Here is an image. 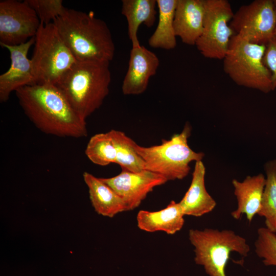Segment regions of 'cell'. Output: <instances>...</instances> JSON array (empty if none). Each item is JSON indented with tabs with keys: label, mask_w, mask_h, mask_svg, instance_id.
Returning a JSON list of instances; mask_svg holds the SVG:
<instances>
[{
	"label": "cell",
	"mask_w": 276,
	"mask_h": 276,
	"mask_svg": "<svg viewBox=\"0 0 276 276\" xmlns=\"http://www.w3.org/2000/svg\"><path fill=\"white\" fill-rule=\"evenodd\" d=\"M15 94L26 116L41 132L64 137L87 136L86 120L77 114L55 85L26 86Z\"/></svg>",
	"instance_id": "obj_1"
},
{
	"label": "cell",
	"mask_w": 276,
	"mask_h": 276,
	"mask_svg": "<svg viewBox=\"0 0 276 276\" xmlns=\"http://www.w3.org/2000/svg\"><path fill=\"white\" fill-rule=\"evenodd\" d=\"M53 23L77 61L110 62L115 47L106 22L88 13L67 9Z\"/></svg>",
	"instance_id": "obj_2"
},
{
	"label": "cell",
	"mask_w": 276,
	"mask_h": 276,
	"mask_svg": "<svg viewBox=\"0 0 276 276\" xmlns=\"http://www.w3.org/2000/svg\"><path fill=\"white\" fill-rule=\"evenodd\" d=\"M109 64L77 61L55 84L74 110L85 120L100 107L109 94Z\"/></svg>",
	"instance_id": "obj_3"
},
{
	"label": "cell",
	"mask_w": 276,
	"mask_h": 276,
	"mask_svg": "<svg viewBox=\"0 0 276 276\" xmlns=\"http://www.w3.org/2000/svg\"><path fill=\"white\" fill-rule=\"evenodd\" d=\"M189 239L194 248V261L209 276H227L226 266L230 255L236 252L247 256L250 246L246 240L228 229H191Z\"/></svg>",
	"instance_id": "obj_4"
},
{
	"label": "cell",
	"mask_w": 276,
	"mask_h": 276,
	"mask_svg": "<svg viewBox=\"0 0 276 276\" xmlns=\"http://www.w3.org/2000/svg\"><path fill=\"white\" fill-rule=\"evenodd\" d=\"M191 134L190 125H185L179 134L161 144L150 147L134 143L137 154L145 163V170L164 177L168 181L182 179L189 173L190 163L201 160L202 152H196L189 147L188 139Z\"/></svg>",
	"instance_id": "obj_5"
},
{
	"label": "cell",
	"mask_w": 276,
	"mask_h": 276,
	"mask_svg": "<svg viewBox=\"0 0 276 276\" xmlns=\"http://www.w3.org/2000/svg\"><path fill=\"white\" fill-rule=\"evenodd\" d=\"M266 45L250 42L235 34L223 59V70L237 84L264 93L273 90L271 75L263 58Z\"/></svg>",
	"instance_id": "obj_6"
},
{
	"label": "cell",
	"mask_w": 276,
	"mask_h": 276,
	"mask_svg": "<svg viewBox=\"0 0 276 276\" xmlns=\"http://www.w3.org/2000/svg\"><path fill=\"white\" fill-rule=\"evenodd\" d=\"M31 59L36 84L55 85L77 61L52 22L40 24Z\"/></svg>",
	"instance_id": "obj_7"
},
{
	"label": "cell",
	"mask_w": 276,
	"mask_h": 276,
	"mask_svg": "<svg viewBox=\"0 0 276 276\" xmlns=\"http://www.w3.org/2000/svg\"><path fill=\"white\" fill-rule=\"evenodd\" d=\"M234 14L226 0H205L203 31L195 44L204 57L223 60L236 34L228 25Z\"/></svg>",
	"instance_id": "obj_8"
},
{
	"label": "cell",
	"mask_w": 276,
	"mask_h": 276,
	"mask_svg": "<svg viewBox=\"0 0 276 276\" xmlns=\"http://www.w3.org/2000/svg\"><path fill=\"white\" fill-rule=\"evenodd\" d=\"M230 27L236 34L250 42L266 45L274 37L276 9L272 0H255L241 6Z\"/></svg>",
	"instance_id": "obj_9"
},
{
	"label": "cell",
	"mask_w": 276,
	"mask_h": 276,
	"mask_svg": "<svg viewBox=\"0 0 276 276\" xmlns=\"http://www.w3.org/2000/svg\"><path fill=\"white\" fill-rule=\"evenodd\" d=\"M26 0L0 1V44L17 45L35 36L40 26Z\"/></svg>",
	"instance_id": "obj_10"
},
{
	"label": "cell",
	"mask_w": 276,
	"mask_h": 276,
	"mask_svg": "<svg viewBox=\"0 0 276 276\" xmlns=\"http://www.w3.org/2000/svg\"><path fill=\"white\" fill-rule=\"evenodd\" d=\"M101 179L123 199L128 211L137 208L154 188L168 181L163 176L147 170L140 172L122 170L115 176Z\"/></svg>",
	"instance_id": "obj_11"
},
{
	"label": "cell",
	"mask_w": 276,
	"mask_h": 276,
	"mask_svg": "<svg viewBox=\"0 0 276 276\" xmlns=\"http://www.w3.org/2000/svg\"><path fill=\"white\" fill-rule=\"evenodd\" d=\"M34 37L17 45L2 44L10 53L11 64L5 73L0 75V102H7L12 92L28 85L36 84L31 59L28 53L34 44Z\"/></svg>",
	"instance_id": "obj_12"
},
{
	"label": "cell",
	"mask_w": 276,
	"mask_h": 276,
	"mask_svg": "<svg viewBox=\"0 0 276 276\" xmlns=\"http://www.w3.org/2000/svg\"><path fill=\"white\" fill-rule=\"evenodd\" d=\"M159 64V59L153 52L142 45L132 47L122 86L123 94L136 95L143 93L150 78L155 75Z\"/></svg>",
	"instance_id": "obj_13"
},
{
	"label": "cell",
	"mask_w": 276,
	"mask_h": 276,
	"mask_svg": "<svg viewBox=\"0 0 276 276\" xmlns=\"http://www.w3.org/2000/svg\"><path fill=\"white\" fill-rule=\"evenodd\" d=\"M205 0H177L174 18L175 35L182 42L195 45L202 34Z\"/></svg>",
	"instance_id": "obj_14"
},
{
	"label": "cell",
	"mask_w": 276,
	"mask_h": 276,
	"mask_svg": "<svg viewBox=\"0 0 276 276\" xmlns=\"http://www.w3.org/2000/svg\"><path fill=\"white\" fill-rule=\"evenodd\" d=\"M265 183L263 174L248 176L241 182L235 179L232 180L237 200V209L231 212L234 219H239L245 214L247 220L252 221L260 210Z\"/></svg>",
	"instance_id": "obj_15"
},
{
	"label": "cell",
	"mask_w": 276,
	"mask_h": 276,
	"mask_svg": "<svg viewBox=\"0 0 276 276\" xmlns=\"http://www.w3.org/2000/svg\"><path fill=\"white\" fill-rule=\"evenodd\" d=\"M205 174L202 161L196 162L190 187L179 202L185 215L200 217L215 208L216 202L205 188Z\"/></svg>",
	"instance_id": "obj_16"
},
{
	"label": "cell",
	"mask_w": 276,
	"mask_h": 276,
	"mask_svg": "<svg viewBox=\"0 0 276 276\" xmlns=\"http://www.w3.org/2000/svg\"><path fill=\"white\" fill-rule=\"evenodd\" d=\"M185 216L179 203L172 200L159 211H140L136 216L137 225L140 229L147 232L163 231L173 235L182 228Z\"/></svg>",
	"instance_id": "obj_17"
},
{
	"label": "cell",
	"mask_w": 276,
	"mask_h": 276,
	"mask_svg": "<svg viewBox=\"0 0 276 276\" xmlns=\"http://www.w3.org/2000/svg\"><path fill=\"white\" fill-rule=\"evenodd\" d=\"M83 177L88 189L92 205L98 214L112 218L128 211L123 199L101 178L87 172H84Z\"/></svg>",
	"instance_id": "obj_18"
},
{
	"label": "cell",
	"mask_w": 276,
	"mask_h": 276,
	"mask_svg": "<svg viewBox=\"0 0 276 276\" xmlns=\"http://www.w3.org/2000/svg\"><path fill=\"white\" fill-rule=\"evenodd\" d=\"M156 0H123L121 13L126 17L128 34L132 47L141 45L137 32L140 26L144 24L152 27L156 21Z\"/></svg>",
	"instance_id": "obj_19"
},
{
	"label": "cell",
	"mask_w": 276,
	"mask_h": 276,
	"mask_svg": "<svg viewBox=\"0 0 276 276\" xmlns=\"http://www.w3.org/2000/svg\"><path fill=\"white\" fill-rule=\"evenodd\" d=\"M177 0H156L158 9L157 27L148 40L153 48L171 50L176 46L174 18Z\"/></svg>",
	"instance_id": "obj_20"
},
{
	"label": "cell",
	"mask_w": 276,
	"mask_h": 276,
	"mask_svg": "<svg viewBox=\"0 0 276 276\" xmlns=\"http://www.w3.org/2000/svg\"><path fill=\"white\" fill-rule=\"evenodd\" d=\"M109 132L117 150L116 163L122 170L132 172L145 170V163L134 147L135 142L122 131L111 129Z\"/></svg>",
	"instance_id": "obj_21"
},
{
	"label": "cell",
	"mask_w": 276,
	"mask_h": 276,
	"mask_svg": "<svg viewBox=\"0 0 276 276\" xmlns=\"http://www.w3.org/2000/svg\"><path fill=\"white\" fill-rule=\"evenodd\" d=\"M265 170L266 183L257 214L265 218L266 227L276 234V160L267 162Z\"/></svg>",
	"instance_id": "obj_22"
},
{
	"label": "cell",
	"mask_w": 276,
	"mask_h": 276,
	"mask_svg": "<svg viewBox=\"0 0 276 276\" xmlns=\"http://www.w3.org/2000/svg\"><path fill=\"white\" fill-rule=\"evenodd\" d=\"M85 153L92 163L99 166L116 163L117 150L110 132L96 134L91 136Z\"/></svg>",
	"instance_id": "obj_23"
},
{
	"label": "cell",
	"mask_w": 276,
	"mask_h": 276,
	"mask_svg": "<svg viewBox=\"0 0 276 276\" xmlns=\"http://www.w3.org/2000/svg\"><path fill=\"white\" fill-rule=\"evenodd\" d=\"M257 235L255 242L256 255L262 259L265 266L276 267V234L261 227L258 229Z\"/></svg>",
	"instance_id": "obj_24"
},
{
	"label": "cell",
	"mask_w": 276,
	"mask_h": 276,
	"mask_svg": "<svg viewBox=\"0 0 276 276\" xmlns=\"http://www.w3.org/2000/svg\"><path fill=\"white\" fill-rule=\"evenodd\" d=\"M35 11L40 23L48 25L62 16L66 11L62 0H26Z\"/></svg>",
	"instance_id": "obj_25"
},
{
	"label": "cell",
	"mask_w": 276,
	"mask_h": 276,
	"mask_svg": "<svg viewBox=\"0 0 276 276\" xmlns=\"http://www.w3.org/2000/svg\"><path fill=\"white\" fill-rule=\"evenodd\" d=\"M264 65L270 71L273 90L276 88V37H273L266 45L263 56Z\"/></svg>",
	"instance_id": "obj_26"
},
{
	"label": "cell",
	"mask_w": 276,
	"mask_h": 276,
	"mask_svg": "<svg viewBox=\"0 0 276 276\" xmlns=\"http://www.w3.org/2000/svg\"><path fill=\"white\" fill-rule=\"evenodd\" d=\"M273 1H274V5H275V9H276V0H274ZM274 37H276V27H275V30H274Z\"/></svg>",
	"instance_id": "obj_27"
}]
</instances>
